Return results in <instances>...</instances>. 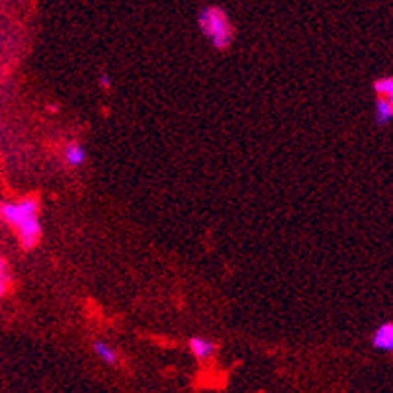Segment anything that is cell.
Returning <instances> with one entry per match:
<instances>
[{"instance_id":"cell-8","label":"cell","mask_w":393,"mask_h":393,"mask_svg":"<svg viewBox=\"0 0 393 393\" xmlns=\"http://www.w3.org/2000/svg\"><path fill=\"white\" fill-rule=\"evenodd\" d=\"M376 92H378L380 96H385V98H393V79L392 77H385V79L376 80Z\"/></svg>"},{"instance_id":"cell-7","label":"cell","mask_w":393,"mask_h":393,"mask_svg":"<svg viewBox=\"0 0 393 393\" xmlns=\"http://www.w3.org/2000/svg\"><path fill=\"white\" fill-rule=\"evenodd\" d=\"M94 353H96V356L98 358H102L106 364H116V360H118V354H116V350L112 348V346H108L106 343H94Z\"/></svg>"},{"instance_id":"cell-4","label":"cell","mask_w":393,"mask_h":393,"mask_svg":"<svg viewBox=\"0 0 393 393\" xmlns=\"http://www.w3.org/2000/svg\"><path fill=\"white\" fill-rule=\"evenodd\" d=\"M190 350H192V354L196 356L198 360H207L209 356H214V353H216V344L207 341V339L196 336V339L190 341Z\"/></svg>"},{"instance_id":"cell-5","label":"cell","mask_w":393,"mask_h":393,"mask_svg":"<svg viewBox=\"0 0 393 393\" xmlns=\"http://www.w3.org/2000/svg\"><path fill=\"white\" fill-rule=\"evenodd\" d=\"M393 118V104L392 98H385V96H380L378 102H376V121L380 126H387Z\"/></svg>"},{"instance_id":"cell-3","label":"cell","mask_w":393,"mask_h":393,"mask_svg":"<svg viewBox=\"0 0 393 393\" xmlns=\"http://www.w3.org/2000/svg\"><path fill=\"white\" fill-rule=\"evenodd\" d=\"M372 344L378 350H385L390 353L393 348V325L383 323L382 327H378V331L373 333Z\"/></svg>"},{"instance_id":"cell-11","label":"cell","mask_w":393,"mask_h":393,"mask_svg":"<svg viewBox=\"0 0 393 393\" xmlns=\"http://www.w3.org/2000/svg\"><path fill=\"white\" fill-rule=\"evenodd\" d=\"M0 276L6 278V265H4V258L0 256Z\"/></svg>"},{"instance_id":"cell-1","label":"cell","mask_w":393,"mask_h":393,"mask_svg":"<svg viewBox=\"0 0 393 393\" xmlns=\"http://www.w3.org/2000/svg\"><path fill=\"white\" fill-rule=\"evenodd\" d=\"M38 212H40V204L34 198H26V200H20V202H4V204H0V217L6 223L16 227L24 249H34L40 243L41 223Z\"/></svg>"},{"instance_id":"cell-10","label":"cell","mask_w":393,"mask_h":393,"mask_svg":"<svg viewBox=\"0 0 393 393\" xmlns=\"http://www.w3.org/2000/svg\"><path fill=\"white\" fill-rule=\"evenodd\" d=\"M4 292H6V278L0 276V297L4 295Z\"/></svg>"},{"instance_id":"cell-2","label":"cell","mask_w":393,"mask_h":393,"mask_svg":"<svg viewBox=\"0 0 393 393\" xmlns=\"http://www.w3.org/2000/svg\"><path fill=\"white\" fill-rule=\"evenodd\" d=\"M200 30L204 31L207 40L216 50L223 51L231 45L233 41V26L229 22V16L217 6H206L198 16Z\"/></svg>"},{"instance_id":"cell-6","label":"cell","mask_w":393,"mask_h":393,"mask_svg":"<svg viewBox=\"0 0 393 393\" xmlns=\"http://www.w3.org/2000/svg\"><path fill=\"white\" fill-rule=\"evenodd\" d=\"M87 158V151L80 143H69L65 149V161L69 163L71 167H80Z\"/></svg>"},{"instance_id":"cell-9","label":"cell","mask_w":393,"mask_h":393,"mask_svg":"<svg viewBox=\"0 0 393 393\" xmlns=\"http://www.w3.org/2000/svg\"><path fill=\"white\" fill-rule=\"evenodd\" d=\"M98 82H100V87H104V89H110V82H112V80H110V77L106 75V73H102V75L98 77Z\"/></svg>"}]
</instances>
